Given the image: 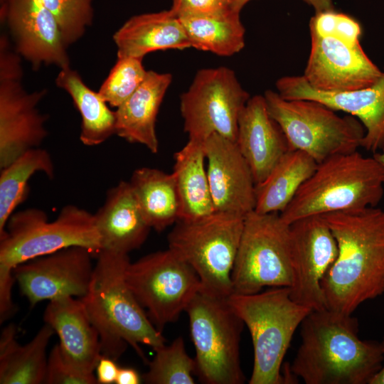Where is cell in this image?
I'll use <instances>...</instances> for the list:
<instances>
[{
    "mask_svg": "<svg viewBox=\"0 0 384 384\" xmlns=\"http://www.w3.org/2000/svg\"><path fill=\"white\" fill-rule=\"evenodd\" d=\"M321 216L338 250L321 284L326 308L352 314L384 293V210L371 207Z\"/></svg>",
    "mask_w": 384,
    "mask_h": 384,
    "instance_id": "6da1fadb",
    "label": "cell"
},
{
    "mask_svg": "<svg viewBox=\"0 0 384 384\" xmlns=\"http://www.w3.org/2000/svg\"><path fill=\"white\" fill-rule=\"evenodd\" d=\"M301 338L289 370L306 384H369L383 366L380 342L361 340L352 314L312 310Z\"/></svg>",
    "mask_w": 384,
    "mask_h": 384,
    "instance_id": "7a4b0ae2",
    "label": "cell"
},
{
    "mask_svg": "<svg viewBox=\"0 0 384 384\" xmlns=\"http://www.w3.org/2000/svg\"><path fill=\"white\" fill-rule=\"evenodd\" d=\"M96 257L88 291L80 299L99 334L102 355L117 361L129 345L148 362L139 345L155 350L166 340L126 282L129 255L101 250Z\"/></svg>",
    "mask_w": 384,
    "mask_h": 384,
    "instance_id": "3957f363",
    "label": "cell"
},
{
    "mask_svg": "<svg viewBox=\"0 0 384 384\" xmlns=\"http://www.w3.org/2000/svg\"><path fill=\"white\" fill-rule=\"evenodd\" d=\"M383 191V174L373 156L358 151L338 154L317 164L279 215L290 225L312 215L362 210L376 207Z\"/></svg>",
    "mask_w": 384,
    "mask_h": 384,
    "instance_id": "277c9868",
    "label": "cell"
},
{
    "mask_svg": "<svg viewBox=\"0 0 384 384\" xmlns=\"http://www.w3.org/2000/svg\"><path fill=\"white\" fill-rule=\"evenodd\" d=\"M228 302L251 335L254 362L249 383H287L281 373L283 359L295 331L312 309L292 300L289 287L233 293Z\"/></svg>",
    "mask_w": 384,
    "mask_h": 384,
    "instance_id": "5b68a950",
    "label": "cell"
},
{
    "mask_svg": "<svg viewBox=\"0 0 384 384\" xmlns=\"http://www.w3.org/2000/svg\"><path fill=\"white\" fill-rule=\"evenodd\" d=\"M245 218L214 212L196 220H179L169 233V248L193 268L201 291L223 298L233 294L231 274Z\"/></svg>",
    "mask_w": 384,
    "mask_h": 384,
    "instance_id": "8992f818",
    "label": "cell"
},
{
    "mask_svg": "<svg viewBox=\"0 0 384 384\" xmlns=\"http://www.w3.org/2000/svg\"><path fill=\"white\" fill-rule=\"evenodd\" d=\"M72 246L84 247L97 256L100 238L94 214L74 205L62 208L49 221L38 208L14 213L6 234L0 239V265L14 270L17 265Z\"/></svg>",
    "mask_w": 384,
    "mask_h": 384,
    "instance_id": "52a82bcc",
    "label": "cell"
},
{
    "mask_svg": "<svg viewBox=\"0 0 384 384\" xmlns=\"http://www.w3.org/2000/svg\"><path fill=\"white\" fill-rule=\"evenodd\" d=\"M263 96L290 150L304 151L319 164L361 147L366 130L355 117H340L334 110L314 100H286L271 90Z\"/></svg>",
    "mask_w": 384,
    "mask_h": 384,
    "instance_id": "ba28073f",
    "label": "cell"
},
{
    "mask_svg": "<svg viewBox=\"0 0 384 384\" xmlns=\"http://www.w3.org/2000/svg\"><path fill=\"white\" fill-rule=\"evenodd\" d=\"M191 336L196 351V371L206 384H242L240 360L243 326L228 298L200 291L188 305Z\"/></svg>",
    "mask_w": 384,
    "mask_h": 384,
    "instance_id": "9c48e42d",
    "label": "cell"
},
{
    "mask_svg": "<svg viewBox=\"0 0 384 384\" xmlns=\"http://www.w3.org/2000/svg\"><path fill=\"white\" fill-rule=\"evenodd\" d=\"M233 293L252 294L265 287H290L292 268L289 225L279 213L255 210L244 228L231 274Z\"/></svg>",
    "mask_w": 384,
    "mask_h": 384,
    "instance_id": "30bf717a",
    "label": "cell"
},
{
    "mask_svg": "<svg viewBox=\"0 0 384 384\" xmlns=\"http://www.w3.org/2000/svg\"><path fill=\"white\" fill-rule=\"evenodd\" d=\"M125 280L153 325L161 332L176 321L201 291L193 268L168 248L129 262Z\"/></svg>",
    "mask_w": 384,
    "mask_h": 384,
    "instance_id": "8fae6325",
    "label": "cell"
},
{
    "mask_svg": "<svg viewBox=\"0 0 384 384\" xmlns=\"http://www.w3.org/2000/svg\"><path fill=\"white\" fill-rule=\"evenodd\" d=\"M250 98L233 70L222 66L198 70L180 98L189 139L205 141L218 134L236 142L239 117Z\"/></svg>",
    "mask_w": 384,
    "mask_h": 384,
    "instance_id": "7c38bea8",
    "label": "cell"
},
{
    "mask_svg": "<svg viewBox=\"0 0 384 384\" xmlns=\"http://www.w3.org/2000/svg\"><path fill=\"white\" fill-rule=\"evenodd\" d=\"M292 282L290 297L312 310L326 309L322 281L338 255L334 234L321 215L289 225Z\"/></svg>",
    "mask_w": 384,
    "mask_h": 384,
    "instance_id": "4fadbf2b",
    "label": "cell"
},
{
    "mask_svg": "<svg viewBox=\"0 0 384 384\" xmlns=\"http://www.w3.org/2000/svg\"><path fill=\"white\" fill-rule=\"evenodd\" d=\"M93 256L84 247H68L17 265L14 275L31 307L63 297L81 299L92 279Z\"/></svg>",
    "mask_w": 384,
    "mask_h": 384,
    "instance_id": "5bb4252c",
    "label": "cell"
},
{
    "mask_svg": "<svg viewBox=\"0 0 384 384\" xmlns=\"http://www.w3.org/2000/svg\"><path fill=\"white\" fill-rule=\"evenodd\" d=\"M311 48L304 78L314 89L325 92L359 90L373 85L381 71L360 43L350 44L334 36L310 32Z\"/></svg>",
    "mask_w": 384,
    "mask_h": 384,
    "instance_id": "9a60e30c",
    "label": "cell"
},
{
    "mask_svg": "<svg viewBox=\"0 0 384 384\" xmlns=\"http://www.w3.org/2000/svg\"><path fill=\"white\" fill-rule=\"evenodd\" d=\"M1 4V21L6 23L20 56L34 69L42 65L70 67L58 23L40 0H3Z\"/></svg>",
    "mask_w": 384,
    "mask_h": 384,
    "instance_id": "2e32d148",
    "label": "cell"
},
{
    "mask_svg": "<svg viewBox=\"0 0 384 384\" xmlns=\"http://www.w3.org/2000/svg\"><path fill=\"white\" fill-rule=\"evenodd\" d=\"M22 75L0 77V169L38 148L48 136V116L37 107L46 90L28 92Z\"/></svg>",
    "mask_w": 384,
    "mask_h": 384,
    "instance_id": "e0dca14e",
    "label": "cell"
},
{
    "mask_svg": "<svg viewBox=\"0 0 384 384\" xmlns=\"http://www.w3.org/2000/svg\"><path fill=\"white\" fill-rule=\"evenodd\" d=\"M284 99L319 102L357 118L365 128L361 147L373 154L384 149V70L372 85L359 90L325 92L311 87L302 76H285L276 82Z\"/></svg>",
    "mask_w": 384,
    "mask_h": 384,
    "instance_id": "ac0fdd59",
    "label": "cell"
},
{
    "mask_svg": "<svg viewBox=\"0 0 384 384\" xmlns=\"http://www.w3.org/2000/svg\"><path fill=\"white\" fill-rule=\"evenodd\" d=\"M215 212L246 216L255 208V183L235 142L218 134L204 141Z\"/></svg>",
    "mask_w": 384,
    "mask_h": 384,
    "instance_id": "d6986e66",
    "label": "cell"
},
{
    "mask_svg": "<svg viewBox=\"0 0 384 384\" xmlns=\"http://www.w3.org/2000/svg\"><path fill=\"white\" fill-rule=\"evenodd\" d=\"M235 142L255 185L263 181L290 150L285 134L270 114L264 96L260 95L250 97L242 110Z\"/></svg>",
    "mask_w": 384,
    "mask_h": 384,
    "instance_id": "ffe728a7",
    "label": "cell"
},
{
    "mask_svg": "<svg viewBox=\"0 0 384 384\" xmlns=\"http://www.w3.org/2000/svg\"><path fill=\"white\" fill-rule=\"evenodd\" d=\"M59 338L63 356L86 373H94L102 356L99 334L80 299L63 297L48 301L43 314Z\"/></svg>",
    "mask_w": 384,
    "mask_h": 384,
    "instance_id": "44dd1931",
    "label": "cell"
},
{
    "mask_svg": "<svg viewBox=\"0 0 384 384\" xmlns=\"http://www.w3.org/2000/svg\"><path fill=\"white\" fill-rule=\"evenodd\" d=\"M94 218L101 250L129 254L144 244L151 229L129 182L124 181L107 191L103 205Z\"/></svg>",
    "mask_w": 384,
    "mask_h": 384,
    "instance_id": "7402d4cb",
    "label": "cell"
},
{
    "mask_svg": "<svg viewBox=\"0 0 384 384\" xmlns=\"http://www.w3.org/2000/svg\"><path fill=\"white\" fill-rule=\"evenodd\" d=\"M171 80L169 73L147 70L142 84L115 111L116 134L128 142L145 146L151 153H157L156 121Z\"/></svg>",
    "mask_w": 384,
    "mask_h": 384,
    "instance_id": "603a6c76",
    "label": "cell"
},
{
    "mask_svg": "<svg viewBox=\"0 0 384 384\" xmlns=\"http://www.w3.org/2000/svg\"><path fill=\"white\" fill-rule=\"evenodd\" d=\"M117 56L143 58L156 50L192 48L180 18L171 10L133 16L113 35Z\"/></svg>",
    "mask_w": 384,
    "mask_h": 384,
    "instance_id": "cb8c5ba5",
    "label": "cell"
},
{
    "mask_svg": "<svg viewBox=\"0 0 384 384\" xmlns=\"http://www.w3.org/2000/svg\"><path fill=\"white\" fill-rule=\"evenodd\" d=\"M54 334L45 323L28 343L21 345L16 338V326L10 324L4 327L0 337V383H44L46 349Z\"/></svg>",
    "mask_w": 384,
    "mask_h": 384,
    "instance_id": "d4e9b609",
    "label": "cell"
},
{
    "mask_svg": "<svg viewBox=\"0 0 384 384\" xmlns=\"http://www.w3.org/2000/svg\"><path fill=\"white\" fill-rule=\"evenodd\" d=\"M173 174L180 201L179 220H193L215 212L207 170L204 141L189 139L174 154Z\"/></svg>",
    "mask_w": 384,
    "mask_h": 384,
    "instance_id": "484cf974",
    "label": "cell"
},
{
    "mask_svg": "<svg viewBox=\"0 0 384 384\" xmlns=\"http://www.w3.org/2000/svg\"><path fill=\"white\" fill-rule=\"evenodd\" d=\"M129 183L151 228L160 232L179 220L180 201L173 173L142 167L134 171Z\"/></svg>",
    "mask_w": 384,
    "mask_h": 384,
    "instance_id": "4316f807",
    "label": "cell"
},
{
    "mask_svg": "<svg viewBox=\"0 0 384 384\" xmlns=\"http://www.w3.org/2000/svg\"><path fill=\"white\" fill-rule=\"evenodd\" d=\"M318 163L299 150L288 151L266 178L255 185V208L259 213H280L313 174Z\"/></svg>",
    "mask_w": 384,
    "mask_h": 384,
    "instance_id": "83f0119b",
    "label": "cell"
},
{
    "mask_svg": "<svg viewBox=\"0 0 384 384\" xmlns=\"http://www.w3.org/2000/svg\"><path fill=\"white\" fill-rule=\"evenodd\" d=\"M55 84L66 91L81 116L80 139L86 146H97L116 134L115 111L87 87L78 71L70 67L60 69Z\"/></svg>",
    "mask_w": 384,
    "mask_h": 384,
    "instance_id": "f1b7e54d",
    "label": "cell"
},
{
    "mask_svg": "<svg viewBox=\"0 0 384 384\" xmlns=\"http://www.w3.org/2000/svg\"><path fill=\"white\" fill-rule=\"evenodd\" d=\"M240 12L231 9L218 15L179 18L192 48L220 56H230L245 46V30Z\"/></svg>",
    "mask_w": 384,
    "mask_h": 384,
    "instance_id": "f546056e",
    "label": "cell"
},
{
    "mask_svg": "<svg viewBox=\"0 0 384 384\" xmlns=\"http://www.w3.org/2000/svg\"><path fill=\"white\" fill-rule=\"evenodd\" d=\"M36 172H43L50 178L55 174L50 154L41 147L26 151L1 169L0 239L6 234L7 222L14 210L27 198L28 180Z\"/></svg>",
    "mask_w": 384,
    "mask_h": 384,
    "instance_id": "4dcf8cb0",
    "label": "cell"
},
{
    "mask_svg": "<svg viewBox=\"0 0 384 384\" xmlns=\"http://www.w3.org/2000/svg\"><path fill=\"white\" fill-rule=\"evenodd\" d=\"M154 358L148 362V370L142 376L149 384H193L196 362L186 352L182 337L175 338L154 350Z\"/></svg>",
    "mask_w": 384,
    "mask_h": 384,
    "instance_id": "1f68e13d",
    "label": "cell"
},
{
    "mask_svg": "<svg viewBox=\"0 0 384 384\" xmlns=\"http://www.w3.org/2000/svg\"><path fill=\"white\" fill-rule=\"evenodd\" d=\"M142 59L132 56H117L114 66L98 93L112 107L117 108L127 100L144 81L147 70Z\"/></svg>",
    "mask_w": 384,
    "mask_h": 384,
    "instance_id": "d6a6232c",
    "label": "cell"
},
{
    "mask_svg": "<svg viewBox=\"0 0 384 384\" xmlns=\"http://www.w3.org/2000/svg\"><path fill=\"white\" fill-rule=\"evenodd\" d=\"M94 0H40L52 14L67 47L79 41L94 18Z\"/></svg>",
    "mask_w": 384,
    "mask_h": 384,
    "instance_id": "836d02e7",
    "label": "cell"
},
{
    "mask_svg": "<svg viewBox=\"0 0 384 384\" xmlns=\"http://www.w3.org/2000/svg\"><path fill=\"white\" fill-rule=\"evenodd\" d=\"M44 383L46 384H96L94 373H86L70 363L56 343L48 356Z\"/></svg>",
    "mask_w": 384,
    "mask_h": 384,
    "instance_id": "e575fe53",
    "label": "cell"
},
{
    "mask_svg": "<svg viewBox=\"0 0 384 384\" xmlns=\"http://www.w3.org/2000/svg\"><path fill=\"white\" fill-rule=\"evenodd\" d=\"M232 0H172L171 10L178 17L222 14L233 9Z\"/></svg>",
    "mask_w": 384,
    "mask_h": 384,
    "instance_id": "d590c367",
    "label": "cell"
},
{
    "mask_svg": "<svg viewBox=\"0 0 384 384\" xmlns=\"http://www.w3.org/2000/svg\"><path fill=\"white\" fill-rule=\"evenodd\" d=\"M16 282L12 269L0 265V323L10 319L18 307L13 302L11 290Z\"/></svg>",
    "mask_w": 384,
    "mask_h": 384,
    "instance_id": "8d00e7d4",
    "label": "cell"
},
{
    "mask_svg": "<svg viewBox=\"0 0 384 384\" xmlns=\"http://www.w3.org/2000/svg\"><path fill=\"white\" fill-rule=\"evenodd\" d=\"M361 33V26L355 18L348 14L336 12L334 27L331 36L354 45L360 43Z\"/></svg>",
    "mask_w": 384,
    "mask_h": 384,
    "instance_id": "74e56055",
    "label": "cell"
},
{
    "mask_svg": "<svg viewBox=\"0 0 384 384\" xmlns=\"http://www.w3.org/2000/svg\"><path fill=\"white\" fill-rule=\"evenodd\" d=\"M115 360L102 356L99 360L96 370V379L100 384H112L116 383L119 367Z\"/></svg>",
    "mask_w": 384,
    "mask_h": 384,
    "instance_id": "f35d334b",
    "label": "cell"
},
{
    "mask_svg": "<svg viewBox=\"0 0 384 384\" xmlns=\"http://www.w3.org/2000/svg\"><path fill=\"white\" fill-rule=\"evenodd\" d=\"M252 0H232V8L236 11H240L242 9L249 1ZM304 2L311 6L315 12H320L326 10L334 9L333 0H303Z\"/></svg>",
    "mask_w": 384,
    "mask_h": 384,
    "instance_id": "ab89813d",
    "label": "cell"
},
{
    "mask_svg": "<svg viewBox=\"0 0 384 384\" xmlns=\"http://www.w3.org/2000/svg\"><path fill=\"white\" fill-rule=\"evenodd\" d=\"M142 378L138 372L132 368H119L116 384H139Z\"/></svg>",
    "mask_w": 384,
    "mask_h": 384,
    "instance_id": "60d3db41",
    "label": "cell"
},
{
    "mask_svg": "<svg viewBox=\"0 0 384 384\" xmlns=\"http://www.w3.org/2000/svg\"><path fill=\"white\" fill-rule=\"evenodd\" d=\"M382 351L384 353V338L380 342ZM369 384H384V365L379 371L373 377Z\"/></svg>",
    "mask_w": 384,
    "mask_h": 384,
    "instance_id": "b9f144b4",
    "label": "cell"
},
{
    "mask_svg": "<svg viewBox=\"0 0 384 384\" xmlns=\"http://www.w3.org/2000/svg\"><path fill=\"white\" fill-rule=\"evenodd\" d=\"M373 157L377 161V163L378 164L381 169V171L383 174V183H384V149H383L382 150L376 153H374L373 155Z\"/></svg>",
    "mask_w": 384,
    "mask_h": 384,
    "instance_id": "7bdbcfd3",
    "label": "cell"
},
{
    "mask_svg": "<svg viewBox=\"0 0 384 384\" xmlns=\"http://www.w3.org/2000/svg\"><path fill=\"white\" fill-rule=\"evenodd\" d=\"M0 1H1V2L3 0H0Z\"/></svg>",
    "mask_w": 384,
    "mask_h": 384,
    "instance_id": "ee69618b",
    "label": "cell"
}]
</instances>
